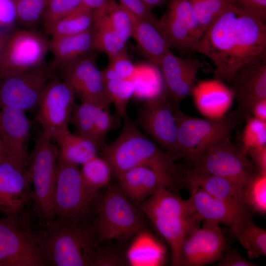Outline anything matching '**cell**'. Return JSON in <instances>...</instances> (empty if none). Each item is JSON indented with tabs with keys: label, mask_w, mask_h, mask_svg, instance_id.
Listing matches in <instances>:
<instances>
[{
	"label": "cell",
	"mask_w": 266,
	"mask_h": 266,
	"mask_svg": "<svg viewBox=\"0 0 266 266\" xmlns=\"http://www.w3.org/2000/svg\"><path fill=\"white\" fill-rule=\"evenodd\" d=\"M39 232L43 266H94L100 243L96 221L72 222L55 218Z\"/></svg>",
	"instance_id": "3957f363"
},
{
	"label": "cell",
	"mask_w": 266,
	"mask_h": 266,
	"mask_svg": "<svg viewBox=\"0 0 266 266\" xmlns=\"http://www.w3.org/2000/svg\"><path fill=\"white\" fill-rule=\"evenodd\" d=\"M136 66L132 63L127 48L109 59L107 67L102 70L105 81L113 79H132Z\"/></svg>",
	"instance_id": "60d3db41"
},
{
	"label": "cell",
	"mask_w": 266,
	"mask_h": 266,
	"mask_svg": "<svg viewBox=\"0 0 266 266\" xmlns=\"http://www.w3.org/2000/svg\"><path fill=\"white\" fill-rule=\"evenodd\" d=\"M105 81L108 96L113 103L116 115L120 118L127 116V107L133 97L134 85L131 79H113Z\"/></svg>",
	"instance_id": "f35d334b"
},
{
	"label": "cell",
	"mask_w": 266,
	"mask_h": 266,
	"mask_svg": "<svg viewBox=\"0 0 266 266\" xmlns=\"http://www.w3.org/2000/svg\"><path fill=\"white\" fill-rule=\"evenodd\" d=\"M0 243L14 266H43L39 254V232L26 214L0 219Z\"/></svg>",
	"instance_id": "7c38bea8"
},
{
	"label": "cell",
	"mask_w": 266,
	"mask_h": 266,
	"mask_svg": "<svg viewBox=\"0 0 266 266\" xmlns=\"http://www.w3.org/2000/svg\"><path fill=\"white\" fill-rule=\"evenodd\" d=\"M110 26L126 43L133 37L137 18L115 0H107L99 8Z\"/></svg>",
	"instance_id": "d6a6232c"
},
{
	"label": "cell",
	"mask_w": 266,
	"mask_h": 266,
	"mask_svg": "<svg viewBox=\"0 0 266 266\" xmlns=\"http://www.w3.org/2000/svg\"><path fill=\"white\" fill-rule=\"evenodd\" d=\"M133 37L141 54L153 64L158 65L171 50L164 31L154 15L137 19Z\"/></svg>",
	"instance_id": "484cf974"
},
{
	"label": "cell",
	"mask_w": 266,
	"mask_h": 266,
	"mask_svg": "<svg viewBox=\"0 0 266 266\" xmlns=\"http://www.w3.org/2000/svg\"><path fill=\"white\" fill-rule=\"evenodd\" d=\"M136 124L161 148L175 159L179 158L173 105L165 93L145 101L138 110Z\"/></svg>",
	"instance_id": "9a60e30c"
},
{
	"label": "cell",
	"mask_w": 266,
	"mask_h": 266,
	"mask_svg": "<svg viewBox=\"0 0 266 266\" xmlns=\"http://www.w3.org/2000/svg\"><path fill=\"white\" fill-rule=\"evenodd\" d=\"M81 3V0H48L42 21L45 31Z\"/></svg>",
	"instance_id": "7bdbcfd3"
},
{
	"label": "cell",
	"mask_w": 266,
	"mask_h": 266,
	"mask_svg": "<svg viewBox=\"0 0 266 266\" xmlns=\"http://www.w3.org/2000/svg\"><path fill=\"white\" fill-rule=\"evenodd\" d=\"M191 164L197 171L226 178L243 190L259 173L241 147L231 141L230 136L205 147Z\"/></svg>",
	"instance_id": "8992f818"
},
{
	"label": "cell",
	"mask_w": 266,
	"mask_h": 266,
	"mask_svg": "<svg viewBox=\"0 0 266 266\" xmlns=\"http://www.w3.org/2000/svg\"><path fill=\"white\" fill-rule=\"evenodd\" d=\"M51 62L23 72L0 76V109H37L43 90L56 73Z\"/></svg>",
	"instance_id": "8fae6325"
},
{
	"label": "cell",
	"mask_w": 266,
	"mask_h": 266,
	"mask_svg": "<svg viewBox=\"0 0 266 266\" xmlns=\"http://www.w3.org/2000/svg\"><path fill=\"white\" fill-rule=\"evenodd\" d=\"M107 0H81L82 3L88 7L96 10L103 6Z\"/></svg>",
	"instance_id": "db71d44e"
},
{
	"label": "cell",
	"mask_w": 266,
	"mask_h": 266,
	"mask_svg": "<svg viewBox=\"0 0 266 266\" xmlns=\"http://www.w3.org/2000/svg\"><path fill=\"white\" fill-rule=\"evenodd\" d=\"M123 264V259L118 254L99 248L94 266H121Z\"/></svg>",
	"instance_id": "681fc988"
},
{
	"label": "cell",
	"mask_w": 266,
	"mask_h": 266,
	"mask_svg": "<svg viewBox=\"0 0 266 266\" xmlns=\"http://www.w3.org/2000/svg\"><path fill=\"white\" fill-rule=\"evenodd\" d=\"M48 40L34 30L11 32L0 61V76L19 74L45 63Z\"/></svg>",
	"instance_id": "4fadbf2b"
},
{
	"label": "cell",
	"mask_w": 266,
	"mask_h": 266,
	"mask_svg": "<svg viewBox=\"0 0 266 266\" xmlns=\"http://www.w3.org/2000/svg\"><path fill=\"white\" fill-rule=\"evenodd\" d=\"M197 17L201 36L230 5L227 0H189Z\"/></svg>",
	"instance_id": "74e56055"
},
{
	"label": "cell",
	"mask_w": 266,
	"mask_h": 266,
	"mask_svg": "<svg viewBox=\"0 0 266 266\" xmlns=\"http://www.w3.org/2000/svg\"><path fill=\"white\" fill-rule=\"evenodd\" d=\"M120 119L116 114H112L109 109H100L95 123L94 140L100 150L106 145L105 140L108 133L119 125Z\"/></svg>",
	"instance_id": "ee69618b"
},
{
	"label": "cell",
	"mask_w": 266,
	"mask_h": 266,
	"mask_svg": "<svg viewBox=\"0 0 266 266\" xmlns=\"http://www.w3.org/2000/svg\"><path fill=\"white\" fill-rule=\"evenodd\" d=\"M96 221L100 243L127 241L144 230L142 212L121 192L112 187L101 198Z\"/></svg>",
	"instance_id": "9c48e42d"
},
{
	"label": "cell",
	"mask_w": 266,
	"mask_h": 266,
	"mask_svg": "<svg viewBox=\"0 0 266 266\" xmlns=\"http://www.w3.org/2000/svg\"><path fill=\"white\" fill-rule=\"evenodd\" d=\"M7 157L0 135V161Z\"/></svg>",
	"instance_id": "6f0895ef"
},
{
	"label": "cell",
	"mask_w": 266,
	"mask_h": 266,
	"mask_svg": "<svg viewBox=\"0 0 266 266\" xmlns=\"http://www.w3.org/2000/svg\"><path fill=\"white\" fill-rule=\"evenodd\" d=\"M191 95L200 112L210 119L225 116L234 99L231 89L216 78L199 81Z\"/></svg>",
	"instance_id": "cb8c5ba5"
},
{
	"label": "cell",
	"mask_w": 266,
	"mask_h": 266,
	"mask_svg": "<svg viewBox=\"0 0 266 266\" xmlns=\"http://www.w3.org/2000/svg\"><path fill=\"white\" fill-rule=\"evenodd\" d=\"M165 246L144 230L135 236L126 254V260L133 266H158L165 261Z\"/></svg>",
	"instance_id": "83f0119b"
},
{
	"label": "cell",
	"mask_w": 266,
	"mask_h": 266,
	"mask_svg": "<svg viewBox=\"0 0 266 266\" xmlns=\"http://www.w3.org/2000/svg\"><path fill=\"white\" fill-rule=\"evenodd\" d=\"M93 53L62 65L56 70L81 101L109 109L111 102L107 94L105 81L102 70L97 66Z\"/></svg>",
	"instance_id": "5bb4252c"
},
{
	"label": "cell",
	"mask_w": 266,
	"mask_h": 266,
	"mask_svg": "<svg viewBox=\"0 0 266 266\" xmlns=\"http://www.w3.org/2000/svg\"><path fill=\"white\" fill-rule=\"evenodd\" d=\"M123 119L119 135L101 150L113 174L117 177L132 167L146 166L158 172L171 189L184 184V171L175 159L143 134L128 115Z\"/></svg>",
	"instance_id": "7a4b0ae2"
},
{
	"label": "cell",
	"mask_w": 266,
	"mask_h": 266,
	"mask_svg": "<svg viewBox=\"0 0 266 266\" xmlns=\"http://www.w3.org/2000/svg\"><path fill=\"white\" fill-rule=\"evenodd\" d=\"M119 3L128 9L137 19H143L153 16L152 10L143 0H118Z\"/></svg>",
	"instance_id": "bcb514c9"
},
{
	"label": "cell",
	"mask_w": 266,
	"mask_h": 266,
	"mask_svg": "<svg viewBox=\"0 0 266 266\" xmlns=\"http://www.w3.org/2000/svg\"><path fill=\"white\" fill-rule=\"evenodd\" d=\"M237 238L247 250L250 259L266 255V231L257 226L252 220L246 223Z\"/></svg>",
	"instance_id": "8d00e7d4"
},
{
	"label": "cell",
	"mask_w": 266,
	"mask_h": 266,
	"mask_svg": "<svg viewBox=\"0 0 266 266\" xmlns=\"http://www.w3.org/2000/svg\"><path fill=\"white\" fill-rule=\"evenodd\" d=\"M57 143L60 147L59 157L77 166L82 165L97 156L100 150L92 140L69 131Z\"/></svg>",
	"instance_id": "f1b7e54d"
},
{
	"label": "cell",
	"mask_w": 266,
	"mask_h": 266,
	"mask_svg": "<svg viewBox=\"0 0 266 266\" xmlns=\"http://www.w3.org/2000/svg\"><path fill=\"white\" fill-rule=\"evenodd\" d=\"M247 203L255 212H266V174L257 173L244 189Z\"/></svg>",
	"instance_id": "ab89813d"
},
{
	"label": "cell",
	"mask_w": 266,
	"mask_h": 266,
	"mask_svg": "<svg viewBox=\"0 0 266 266\" xmlns=\"http://www.w3.org/2000/svg\"><path fill=\"white\" fill-rule=\"evenodd\" d=\"M75 96L71 88L56 73L48 80L40 97L35 117L46 137L57 142L69 131L68 124Z\"/></svg>",
	"instance_id": "30bf717a"
},
{
	"label": "cell",
	"mask_w": 266,
	"mask_h": 266,
	"mask_svg": "<svg viewBox=\"0 0 266 266\" xmlns=\"http://www.w3.org/2000/svg\"><path fill=\"white\" fill-rule=\"evenodd\" d=\"M245 121L240 147L246 154L251 149L266 145V122L252 116Z\"/></svg>",
	"instance_id": "b9f144b4"
},
{
	"label": "cell",
	"mask_w": 266,
	"mask_h": 266,
	"mask_svg": "<svg viewBox=\"0 0 266 266\" xmlns=\"http://www.w3.org/2000/svg\"><path fill=\"white\" fill-rule=\"evenodd\" d=\"M251 116L266 122V99L260 100L254 105Z\"/></svg>",
	"instance_id": "816d5d0a"
},
{
	"label": "cell",
	"mask_w": 266,
	"mask_h": 266,
	"mask_svg": "<svg viewBox=\"0 0 266 266\" xmlns=\"http://www.w3.org/2000/svg\"><path fill=\"white\" fill-rule=\"evenodd\" d=\"M48 50L54 58L51 62L57 68L82 57L93 53V29L74 35L51 37L48 40Z\"/></svg>",
	"instance_id": "4316f807"
},
{
	"label": "cell",
	"mask_w": 266,
	"mask_h": 266,
	"mask_svg": "<svg viewBox=\"0 0 266 266\" xmlns=\"http://www.w3.org/2000/svg\"><path fill=\"white\" fill-rule=\"evenodd\" d=\"M82 166L80 171L82 176L91 187L99 191L109 184L113 171L109 163L103 157L97 156Z\"/></svg>",
	"instance_id": "d590c367"
},
{
	"label": "cell",
	"mask_w": 266,
	"mask_h": 266,
	"mask_svg": "<svg viewBox=\"0 0 266 266\" xmlns=\"http://www.w3.org/2000/svg\"><path fill=\"white\" fill-rule=\"evenodd\" d=\"M193 50L212 62L215 78L229 83L239 68L266 52V24L230 4Z\"/></svg>",
	"instance_id": "6da1fadb"
},
{
	"label": "cell",
	"mask_w": 266,
	"mask_h": 266,
	"mask_svg": "<svg viewBox=\"0 0 266 266\" xmlns=\"http://www.w3.org/2000/svg\"><path fill=\"white\" fill-rule=\"evenodd\" d=\"M222 258L219 260V266H256V264L245 259L234 250H225Z\"/></svg>",
	"instance_id": "7dc6e473"
},
{
	"label": "cell",
	"mask_w": 266,
	"mask_h": 266,
	"mask_svg": "<svg viewBox=\"0 0 266 266\" xmlns=\"http://www.w3.org/2000/svg\"><path fill=\"white\" fill-rule=\"evenodd\" d=\"M246 154L258 172L266 174V145L251 149Z\"/></svg>",
	"instance_id": "c3c4849f"
},
{
	"label": "cell",
	"mask_w": 266,
	"mask_h": 266,
	"mask_svg": "<svg viewBox=\"0 0 266 266\" xmlns=\"http://www.w3.org/2000/svg\"><path fill=\"white\" fill-rule=\"evenodd\" d=\"M156 66H136L131 79L134 85L133 97L145 101L164 93L163 77Z\"/></svg>",
	"instance_id": "1f68e13d"
},
{
	"label": "cell",
	"mask_w": 266,
	"mask_h": 266,
	"mask_svg": "<svg viewBox=\"0 0 266 266\" xmlns=\"http://www.w3.org/2000/svg\"><path fill=\"white\" fill-rule=\"evenodd\" d=\"M157 66L163 77L165 95L173 105L178 106L191 95L198 72L201 67L200 62L198 59L179 58L170 50Z\"/></svg>",
	"instance_id": "ffe728a7"
},
{
	"label": "cell",
	"mask_w": 266,
	"mask_h": 266,
	"mask_svg": "<svg viewBox=\"0 0 266 266\" xmlns=\"http://www.w3.org/2000/svg\"><path fill=\"white\" fill-rule=\"evenodd\" d=\"M193 227L181 244L179 266H203L219 261L226 249L219 224L202 221Z\"/></svg>",
	"instance_id": "2e32d148"
},
{
	"label": "cell",
	"mask_w": 266,
	"mask_h": 266,
	"mask_svg": "<svg viewBox=\"0 0 266 266\" xmlns=\"http://www.w3.org/2000/svg\"><path fill=\"white\" fill-rule=\"evenodd\" d=\"M229 83L241 118L251 116L254 105L266 99V52L239 68Z\"/></svg>",
	"instance_id": "e0dca14e"
},
{
	"label": "cell",
	"mask_w": 266,
	"mask_h": 266,
	"mask_svg": "<svg viewBox=\"0 0 266 266\" xmlns=\"http://www.w3.org/2000/svg\"><path fill=\"white\" fill-rule=\"evenodd\" d=\"M101 108L97 105L87 102L81 101L79 104H74L69 123L74 126L76 134L94 142L97 116Z\"/></svg>",
	"instance_id": "836d02e7"
},
{
	"label": "cell",
	"mask_w": 266,
	"mask_h": 266,
	"mask_svg": "<svg viewBox=\"0 0 266 266\" xmlns=\"http://www.w3.org/2000/svg\"><path fill=\"white\" fill-rule=\"evenodd\" d=\"M119 188L131 200L138 205L162 187L169 185L155 169L146 166L129 169L117 176Z\"/></svg>",
	"instance_id": "d4e9b609"
},
{
	"label": "cell",
	"mask_w": 266,
	"mask_h": 266,
	"mask_svg": "<svg viewBox=\"0 0 266 266\" xmlns=\"http://www.w3.org/2000/svg\"><path fill=\"white\" fill-rule=\"evenodd\" d=\"M237 10L266 24V0H227Z\"/></svg>",
	"instance_id": "f6af8a7d"
},
{
	"label": "cell",
	"mask_w": 266,
	"mask_h": 266,
	"mask_svg": "<svg viewBox=\"0 0 266 266\" xmlns=\"http://www.w3.org/2000/svg\"><path fill=\"white\" fill-rule=\"evenodd\" d=\"M170 49L193 50L201 37L199 25L189 0H168L159 20Z\"/></svg>",
	"instance_id": "ac0fdd59"
},
{
	"label": "cell",
	"mask_w": 266,
	"mask_h": 266,
	"mask_svg": "<svg viewBox=\"0 0 266 266\" xmlns=\"http://www.w3.org/2000/svg\"><path fill=\"white\" fill-rule=\"evenodd\" d=\"M102 197L89 186L78 166L58 156L53 206L55 218L72 222L90 220Z\"/></svg>",
	"instance_id": "5b68a950"
},
{
	"label": "cell",
	"mask_w": 266,
	"mask_h": 266,
	"mask_svg": "<svg viewBox=\"0 0 266 266\" xmlns=\"http://www.w3.org/2000/svg\"><path fill=\"white\" fill-rule=\"evenodd\" d=\"M59 150L42 132L36 137L30 155L29 169L33 185V209L42 225L55 218L53 198Z\"/></svg>",
	"instance_id": "ba28073f"
},
{
	"label": "cell",
	"mask_w": 266,
	"mask_h": 266,
	"mask_svg": "<svg viewBox=\"0 0 266 266\" xmlns=\"http://www.w3.org/2000/svg\"><path fill=\"white\" fill-rule=\"evenodd\" d=\"M169 246L172 266H178L182 241L189 230L200 224L189 199L184 200L162 187L138 205Z\"/></svg>",
	"instance_id": "277c9868"
},
{
	"label": "cell",
	"mask_w": 266,
	"mask_h": 266,
	"mask_svg": "<svg viewBox=\"0 0 266 266\" xmlns=\"http://www.w3.org/2000/svg\"><path fill=\"white\" fill-rule=\"evenodd\" d=\"M189 187L191 194L189 200L198 221L226 225L237 237L245 223L251 219L250 213L241 211L198 187Z\"/></svg>",
	"instance_id": "44dd1931"
},
{
	"label": "cell",
	"mask_w": 266,
	"mask_h": 266,
	"mask_svg": "<svg viewBox=\"0 0 266 266\" xmlns=\"http://www.w3.org/2000/svg\"><path fill=\"white\" fill-rule=\"evenodd\" d=\"M184 172V184L198 187L210 195L235 208L250 213L244 190L233 182L223 177L200 172L193 169Z\"/></svg>",
	"instance_id": "603a6c76"
},
{
	"label": "cell",
	"mask_w": 266,
	"mask_h": 266,
	"mask_svg": "<svg viewBox=\"0 0 266 266\" xmlns=\"http://www.w3.org/2000/svg\"><path fill=\"white\" fill-rule=\"evenodd\" d=\"M48 0H12L15 20L23 29L34 30L42 21Z\"/></svg>",
	"instance_id": "e575fe53"
},
{
	"label": "cell",
	"mask_w": 266,
	"mask_h": 266,
	"mask_svg": "<svg viewBox=\"0 0 266 266\" xmlns=\"http://www.w3.org/2000/svg\"><path fill=\"white\" fill-rule=\"evenodd\" d=\"M12 31L0 30V61L5 44Z\"/></svg>",
	"instance_id": "11a10c76"
},
{
	"label": "cell",
	"mask_w": 266,
	"mask_h": 266,
	"mask_svg": "<svg viewBox=\"0 0 266 266\" xmlns=\"http://www.w3.org/2000/svg\"><path fill=\"white\" fill-rule=\"evenodd\" d=\"M29 167L6 157L0 161V213L5 216L21 213L33 200Z\"/></svg>",
	"instance_id": "d6986e66"
},
{
	"label": "cell",
	"mask_w": 266,
	"mask_h": 266,
	"mask_svg": "<svg viewBox=\"0 0 266 266\" xmlns=\"http://www.w3.org/2000/svg\"><path fill=\"white\" fill-rule=\"evenodd\" d=\"M177 125L179 157L191 163L205 147L227 136L240 119L237 111L217 119H200L189 116L178 106L173 105Z\"/></svg>",
	"instance_id": "52a82bcc"
},
{
	"label": "cell",
	"mask_w": 266,
	"mask_h": 266,
	"mask_svg": "<svg viewBox=\"0 0 266 266\" xmlns=\"http://www.w3.org/2000/svg\"><path fill=\"white\" fill-rule=\"evenodd\" d=\"M0 266H14V263L0 243Z\"/></svg>",
	"instance_id": "f5cc1de1"
},
{
	"label": "cell",
	"mask_w": 266,
	"mask_h": 266,
	"mask_svg": "<svg viewBox=\"0 0 266 266\" xmlns=\"http://www.w3.org/2000/svg\"><path fill=\"white\" fill-rule=\"evenodd\" d=\"M147 6L151 10L155 7L160 6L168 0H143Z\"/></svg>",
	"instance_id": "9f6ffc18"
},
{
	"label": "cell",
	"mask_w": 266,
	"mask_h": 266,
	"mask_svg": "<svg viewBox=\"0 0 266 266\" xmlns=\"http://www.w3.org/2000/svg\"><path fill=\"white\" fill-rule=\"evenodd\" d=\"M13 20L15 12L12 0H0V26L8 25Z\"/></svg>",
	"instance_id": "f907efd6"
},
{
	"label": "cell",
	"mask_w": 266,
	"mask_h": 266,
	"mask_svg": "<svg viewBox=\"0 0 266 266\" xmlns=\"http://www.w3.org/2000/svg\"><path fill=\"white\" fill-rule=\"evenodd\" d=\"M32 123L22 110L0 109V135L8 158L25 166L29 164L28 144Z\"/></svg>",
	"instance_id": "7402d4cb"
},
{
	"label": "cell",
	"mask_w": 266,
	"mask_h": 266,
	"mask_svg": "<svg viewBox=\"0 0 266 266\" xmlns=\"http://www.w3.org/2000/svg\"><path fill=\"white\" fill-rule=\"evenodd\" d=\"M95 10L81 3L45 31L51 37L79 34L93 29Z\"/></svg>",
	"instance_id": "f546056e"
},
{
	"label": "cell",
	"mask_w": 266,
	"mask_h": 266,
	"mask_svg": "<svg viewBox=\"0 0 266 266\" xmlns=\"http://www.w3.org/2000/svg\"><path fill=\"white\" fill-rule=\"evenodd\" d=\"M95 23L93 28L95 50L106 54L110 59L127 48V45L109 25L100 10H95Z\"/></svg>",
	"instance_id": "4dcf8cb0"
}]
</instances>
